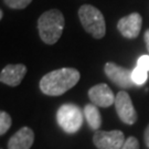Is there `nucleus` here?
I'll return each mask as SVG.
<instances>
[{
    "instance_id": "obj_1",
    "label": "nucleus",
    "mask_w": 149,
    "mask_h": 149,
    "mask_svg": "<svg viewBox=\"0 0 149 149\" xmlns=\"http://www.w3.org/2000/svg\"><path fill=\"white\" fill-rule=\"evenodd\" d=\"M81 74L76 69L62 68L45 74L40 80L39 86L43 94L60 96L71 90L80 81Z\"/></svg>"
},
{
    "instance_id": "obj_2",
    "label": "nucleus",
    "mask_w": 149,
    "mask_h": 149,
    "mask_svg": "<svg viewBox=\"0 0 149 149\" xmlns=\"http://www.w3.org/2000/svg\"><path fill=\"white\" fill-rule=\"evenodd\" d=\"M65 20L63 13L58 9L45 11L38 20V30L40 38L47 44H54L62 36Z\"/></svg>"
},
{
    "instance_id": "obj_3",
    "label": "nucleus",
    "mask_w": 149,
    "mask_h": 149,
    "mask_svg": "<svg viewBox=\"0 0 149 149\" xmlns=\"http://www.w3.org/2000/svg\"><path fill=\"white\" fill-rule=\"evenodd\" d=\"M79 18L86 32L95 39L104 38L106 33L105 19L101 11L91 5H83L79 9Z\"/></svg>"
},
{
    "instance_id": "obj_4",
    "label": "nucleus",
    "mask_w": 149,
    "mask_h": 149,
    "mask_svg": "<svg viewBox=\"0 0 149 149\" xmlns=\"http://www.w3.org/2000/svg\"><path fill=\"white\" fill-rule=\"evenodd\" d=\"M83 114L80 107L75 104H64L58 109L56 122L68 134H75L83 125Z\"/></svg>"
},
{
    "instance_id": "obj_5",
    "label": "nucleus",
    "mask_w": 149,
    "mask_h": 149,
    "mask_svg": "<svg viewBox=\"0 0 149 149\" xmlns=\"http://www.w3.org/2000/svg\"><path fill=\"white\" fill-rule=\"evenodd\" d=\"M115 108L119 119L124 124L133 125L137 120V113L127 92L119 91L115 98Z\"/></svg>"
},
{
    "instance_id": "obj_6",
    "label": "nucleus",
    "mask_w": 149,
    "mask_h": 149,
    "mask_svg": "<svg viewBox=\"0 0 149 149\" xmlns=\"http://www.w3.org/2000/svg\"><path fill=\"white\" fill-rule=\"evenodd\" d=\"M125 136L120 130H96L93 143L98 149H120L125 143Z\"/></svg>"
},
{
    "instance_id": "obj_7",
    "label": "nucleus",
    "mask_w": 149,
    "mask_h": 149,
    "mask_svg": "<svg viewBox=\"0 0 149 149\" xmlns=\"http://www.w3.org/2000/svg\"><path fill=\"white\" fill-rule=\"evenodd\" d=\"M104 72L106 76L122 88H129L135 84L133 81V70L125 69L116 63L108 62L104 66Z\"/></svg>"
},
{
    "instance_id": "obj_8",
    "label": "nucleus",
    "mask_w": 149,
    "mask_h": 149,
    "mask_svg": "<svg viewBox=\"0 0 149 149\" xmlns=\"http://www.w3.org/2000/svg\"><path fill=\"white\" fill-rule=\"evenodd\" d=\"M143 26V18L141 16L134 12L128 16L122 18L117 23V29L124 38L135 39L139 36Z\"/></svg>"
},
{
    "instance_id": "obj_9",
    "label": "nucleus",
    "mask_w": 149,
    "mask_h": 149,
    "mask_svg": "<svg viewBox=\"0 0 149 149\" xmlns=\"http://www.w3.org/2000/svg\"><path fill=\"white\" fill-rule=\"evenodd\" d=\"M88 97L94 104L98 107H109L112 104H115V96L112 90L107 84H97L91 87L88 91Z\"/></svg>"
},
{
    "instance_id": "obj_10",
    "label": "nucleus",
    "mask_w": 149,
    "mask_h": 149,
    "mask_svg": "<svg viewBox=\"0 0 149 149\" xmlns=\"http://www.w3.org/2000/svg\"><path fill=\"white\" fill-rule=\"evenodd\" d=\"M27 74V68L23 64H9L2 69L0 73V81L6 85L18 86Z\"/></svg>"
},
{
    "instance_id": "obj_11",
    "label": "nucleus",
    "mask_w": 149,
    "mask_h": 149,
    "mask_svg": "<svg viewBox=\"0 0 149 149\" xmlns=\"http://www.w3.org/2000/svg\"><path fill=\"white\" fill-rule=\"evenodd\" d=\"M34 141V133L31 128L22 127L8 141V149H30Z\"/></svg>"
},
{
    "instance_id": "obj_12",
    "label": "nucleus",
    "mask_w": 149,
    "mask_h": 149,
    "mask_svg": "<svg viewBox=\"0 0 149 149\" xmlns=\"http://www.w3.org/2000/svg\"><path fill=\"white\" fill-rule=\"evenodd\" d=\"M84 116L88 126L93 130H97L102 125V116L100 111L94 104H86L84 107Z\"/></svg>"
},
{
    "instance_id": "obj_13",
    "label": "nucleus",
    "mask_w": 149,
    "mask_h": 149,
    "mask_svg": "<svg viewBox=\"0 0 149 149\" xmlns=\"http://www.w3.org/2000/svg\"><path fill=\"white\" fill-rule=\"evenodd\" d=\"M132 76H133V81L135 84L143 85L145 82L147 81V79H148V73H147L146 70L141 69L139 66H136L133 70V75Z\"/></svg>"
},
{
    "instance_id": "obj_14",
    "label": "nucleus",
    "mask_w": 149,
    "mask_h": 149,
    "mask_svg": "<svg viewBox=\"0 0 149 149\" xmlns=\"http://www.w3.org/2000/svg\"><path fill=\"white\" fill-rule=\"evenodd\" d=\"M11 124H12V119L10 115L5 111H1L0 113V135H5L11 127Z\"/></svg>"
},
{
    "instance_id": "obj_15",
    "label": "nucleus",
    "mask_w": 149,
    "mask_h": 149,
    "mask_svg": "<svg viewBox=\"0 0 149 149\" xmlns=\"http://www.w3.org/2000/svg\"><path fill=\"white\" fill-rule=\"evenodd\" d=\"M32 0H3L7 7L11 9H24L26 7L31 3Z\"/></svg>"
},
{
    "instance_id": "obj_16",
    "label": "nucleus",
    "mask_w": 149,
    "mask_h": 149,
    "mask_svg": "<svg viewBox=\"0 0 149 149\" xmlns=\"http://www.w3.org/2000/svg\"><path fill=\"white\" fill-rule=\"evenodd\" d=\"M120 149H139V143L137 138H135L133 136L128 137L126 141L124 143L123 147Z\"/></svg>"
},
{
    "instance_id": "obj_17",
    "label": "nucleus",
    "mask_w": 149,
    "mask_h": 149,
    "mask_svg": "<svg viewBox=\"0 0 149 149\" xmlns=\"http://www.w3.org/2000/svg\"><path fill=\"white\" fill-rule=\"evenodd\" d=\"M137 66L141 69L146 70L147 72L149 71V55H141L137 61Z\"/></svg>"
},
{
    "instance_id": "obj_18",
    "label": "nucleus",
    "mask_w": 149,
    "mask_h": 149,
    "mask_svg": "<svg viewBox=\"0 0 149 149\" xmlns=\"http://www.w3.org/2000/svg\"><path fill=\"white\" fill-rule=\"evenodd\" d=\"M145 143H146L147 147L149 148V125L147 126L146 130H145Z\"/></svg>"
},
{
    "instance_id": "obj_19",
    "label": "nucleus",
    "mask_w": 149,
    "mask_h": 149,
    "mask_svg": "<svg viewBox=\"0 0 149 149\" xmlns=\"http://www.w3.org/2000/svg\"><path fill=\"white\" fill-rule=\"evenodd\" d=\"M144 38H145V42H146V45H147V49H148V52H149V29L146 30Z\"/></svg>"
},
{
    "instance_id": "obj_20",
    "label": "nucleus",
    "mask_w": 149,
    "mask_h": 149,
    "mask_svg": "<svg viewBox=\"0 0 149 149\" xmlns=\"http://www.w3.org/2000/svg\"><path fill=\"white\" fill-rule=\"evenodd\" d=\"M2 17H3V11L0 10V19H2Z\"/></svg>"
}]
</instances>
